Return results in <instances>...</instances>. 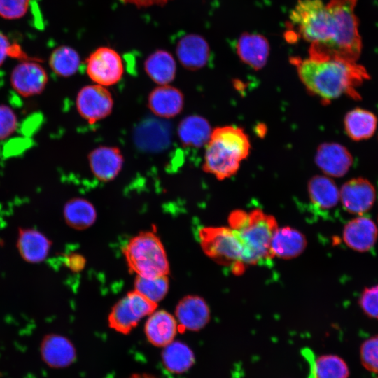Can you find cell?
<instances>
[{
    "label": "cell",
    "instance_id": "3957f363",
    "mask_svg": "<svg viewBox=\"0 0 378 378\" xmlns=\"http://www.w3.org/2000/svg\"><path fill=\"white\" fill-rule=\"evenodd\" d=\"M250 149L248 136L242 128L218 127L212 130L205 145L202 169L218 180L230 178L237 172Z\"/></svg>",
    "mask_w": 378,
    "mask_h": 378
},
{
    "label": "cell",
    "instance_id": "d6986e66",
    "mask_svg": "<svg viewBox=\"0 0 378 378\" xmlns=\"http://www.w3.org/2000/svg\"><path fill=\"white\" fill-rule=\"evenodd\" d=\"M184 97L181 91L170 85H159L148 95V106L158 117L171 118L181 113Z\"/></svg>",
    "mask_w": 378,
    "mask_h": 378
},
{
    "label": "cell",
    "instance_id": "44dd1931",
    "mask_svg": "<svg viewBox=\"0 0 378 378\" xmlns=\"http://www.w3.org/2000/svg\"><path fill=\"white\" fill-rule=\"evenodd\" d=\"M177 330L176 318L164 310L153 312L145 324L147 340L158 347H164L174 341Z\"/></svg>",
    "mask_w": 378,
    "mask_h": 378
},
{
    "label": "cell",
    "instance_id": "4dcf8cb0",
    "mask_svg": "<svg viewBox=\"0 0 378 378\" xmlns=\"http://www.w3.org/2000/svg\"><path fill=\"white\" fill-rule=\"evenodd\" d=\"M314 378H349V369L343 358L335 354L321 355L314 360Z\"/></svg>",
    "mask_w": 378,
    "mask_h": 378
},
{
    "label": "cell",
    "instance_id": "d4e9b609",
    "mask_svg": "<svg viewBox=\"0 0 378 378\" xmlns=\"http://www.w3.org/2000/svg\"><path fill=\"white\" fill-rule=\"evenodd\" d=\"M378 120L374 113L362 108H355L344 118V130L354 141H362L371 138L376 132Z\"/></svg>",
    "mask_w": 378,
    "mask_h": 378
},
{
    "label": "cell",
    "instance_id": "30bf717a",
    "mask_svg": "<svg viewBox=\"0 0 378 378\" xmlns=\"http://www.w3.org/2000/svg\"><path fill=\"white\" fill-rule=\"evenodd\" d=\"M76 108L80 115L93 124L109 115L113 99L106 87L97 84L82 88L76 97Z\"/></svg>",
    "mask_w": 378,
    "mask_h": 378
},
{
    "label": "cell",
    "instance_id": "8d00e7d4",
    "mask_svg": "<svg viewBox=\"0 0 378 378\" xmlns=\"http://www.w3.org/2000/svg\"><path fill=\"white\" fill-rule=\"evenodd\" d=\"M18 118L8 106L0 105V141L9 137L18 127Z\"/></svg>",
    "mask_w": 378,
    "mask_h": 378
},
{
    "label": "cell",
    "instance_id": "4fadbf2b",
    "mask_svg": "<svg viewBox=\"0 0 378 378\" xmlns=\"http://www.w3.org/2000/svg\"><path fill=\"white\" fill-rule=\"evenodd\" d=\"M314 160L324 174L333 177L344 176L353 164V157L349 150L334 142L319 145Z\"/></svg>",
    "mask_w": 378,
    "mask_h": 378
},
{
    "label": "cell",
    "instance_id": "ffe728a7",
    "mask_svg": "<svg viewBox=\"0 0 378 378\" xmlns=\"http://www.w3.org/2000/svg\"><path fill=\"white\" fill-rule=\"evenodd\" d=\"M236 51L240 59L255 70L265 66L270 53L267 39L259 34H242L237 43Z\"/></svg>",
    "mask_w": 378,
    "mask_h": 378
},
{
    "label": "cell",
    "instance_id": "d590c367",
    "mask_svg": "<svg viewBox=\"0 0 378 378\" xmlns=\"http://www.w3.org/2000/svg\"><path fill=\"white\" fill-rule=\"evenodd\" d=\"M358 304L366 316L378 319V284L367 287L363 290Z\"/></svg>",
    "mask_w": 378,
    "mask_h": 378
},
{
    "label": "cell",
    "instance_id": "8992f818",
    "mask_svg": "<svg viewBox=\"0 0 378 378\" xmlns=\"http://www.w3.org/2000/svg\"><path fill=\"white\" fill-rule=\"evenodd\" d=\"M203 252L218 264L230 266L235 274L244 269L243 246L237 233L227 227H205L199 230Z\"/></svg>",
    "mask_w": 378,
    "mask_h": 378
},
{
    "label": "cell",
    "instance_id": "1f68e13d",
    "mask_svg": "<svg viewBox=\"0 0 378 378\" xmlns=\"http://www.w3.org/2000/svg\"><path fill=\"white\" fill-rule=\"evenodd\" d=\"M169 290L167 276L146 278L136 276L134 290L150 301L158 303L167 295Z\"/></svg>",
    "mask_w": 378,
    "mask_h": 378
},
{
    "label": "cell",
    "instance_id": "6da1fadb",
    "mask_svg": "<svg viewBox=\"0 0 378 378\" xmlns=\"http://www.w3.org/2000/svg\"><path fill=\"white\" fill-rule=\"evenodd\" d=\"M300 79L312 94L324 104L342 94L358 99L356 88L369 78L363 66L337 58L315 59L291 57Z\"/></svg>",
    "mask_w": 378,
    "mask_h": 378
},
{
    "label": "cell",
    "instance_id": "836d02e7",
    "mask_svg": "<svg viewBox=\"0 0 378 378\" xmlns=\"http://www.w3.org/2000/svg\"><path fill=\"white\" fill-rule=\"evenodd\" d=\"M153 122L139 127L141 130H139L136 139L141 147L148 148L158 147L155 139H158L162 145L164 142H167L168 136L167 134L162 135V125Z\"/></svg>",
    "mask_w": 378,
    "mask_h": 378
},
{
    "label": "cell",
    "instance_id": "60d3db41",
    "mask_svg": "<svg viewBox=\"0 0 378 378\" xmlns=\"http://www.w3.org/2000/svg\"><path fill=\"white\" fill-rule=\"evenodd\" d=\"M129 378H156V377L152 375L146 374H132Z\"/></svg>",
    "mask_w": 378,
    "mask_h": 378
},
{
    "label": "cell",
    "instance_id": "9a60e30c",
    "mask_svg": "<svg viewBox=\"0 0 378 378\" xmlns=\"http://www.w3.org/2000/svg\"><path fill=\"white\" fill-rule=\"evenodd\" d=\"M90 170L101 181H111L120 172L124 163L121 150L115 146H101L88 155Z\"/></svg>",
    "mask_w": 378,
    "mask_h": 378
},
{
    "label": "cell",
    "instance_id": "ba28073f",
    "mask_svg": "<svg viewBox=\"0 0 378 378\" xmlns=\"http://www.w3.org/2000/svg\"><path fill=\"white\" fill-rule=\"evenodd\" d=\"M157 303L136 290L129 292L112 308L108 318L113 330L127 335L137 326L141 319L155 311Z\"/></svg>",
    "mask_w": 378,
    "mask_h": 378
},
{
    "label": "cell",
    "instance_id": "f35d334b",
    "mask_svg": "<svg viewBox=\"0 0 378 378\" xmlns=\"http://www.w3.org/2000/svg\"><path fill=\"white\" fill-rule=\"evenodd\" d=\"M66 263L67 267L74 272L82 270L85 265V258L78 253H72L66 256Z\"/></svg>",
    "mask_w": 378,
    "mask_h": 378
},
{
    "label": "cell",
    "instance_id": "f546056e",
    "mask_svg": "<svg viewBox=\"0 0 378 378\" xmlns=\"http://www.w3.org/2000/svg\"><path fill=\"white\" fill-rule=\"evenodd\" d=\"M79 53L74 48L62 45L50 53L48 64L52 71L58 76L67 78L75 74L80 65Z\"/></svg>",
    "mask_w": 378,
    "mask_h": 378
},
{
    "label": "cell",
    "instance_id": "74e56055",
    "mask_svg": "<svg viewBox=\"0 0 378 378\" xmlns=\"http://www.w3.org/2000/svg\"><path fill=\"white\" fill-rule=\"evenodd\" d=\"M124 4H130L138 8H148L153 6H163L172 0H118Z\"/></svg>",
    "mask_w": 378,
    "mask_h": 378
},
{
    "label": "cell",
    "instance_id": "4316f807",
    "mask_svg": "<svg viewBox=\"0 0 378 378\" xmlns=\"http://www.w3.org/2000/svg\"><path fill=\"white\" fill-rule=\"evenodd\" d=\"M308 194L314 205L321 210L335 207L340 200L337 185L327 176H313L308 182Z\"/></svg>",
    "mask_w": 378,
    "mask_h": 378
},
{
    "label": "cell",
    "instance_id": "f1b7e54d",
    "mask_svg": "<svg viewBox=\"0 0 378 378\" xmlns=\"http://www.w3.org/2000/svg\"><path fill=\"white\" fill-rule=\"evenodd\" d=\"M162 360L167 370L182 374L193 365L195 358L193 351L187 344L180 341H172L164 347Z\"/></svg>",
    "mask_w": 378,
    "mask_h": 378
},
{
    "label": "cell",
    "instance_id": "2e32d148",
    "mask_svg": "<svg viewBox=\"0 0 378 378\" xmlns=\"http://www.w3.org/2000/svg\"><path fill=\"white\" fill-rule=\"evenodd\" d=\"M40 355L48 366L55 369L66 368L76 358V351L71 342L57 334H48L42 339Z\"/></svg>",
    "mask_w": 378,
    "mask_h": 378
},
{
    "label": "cell",
    "instance_id": "8fae6325",
    "mask_svg": "<svg viewBox=\"0 0 378 378\" xmlns=\"http://www.w3.org/2000/svg\"><path fill=\"white\" fill-rule=\"evenodd\" d=\"M13 89L20 95L29 97L41 94L48 82L46 70L34 59L20 61L10 76Z\"/></svg>",
    "mask_w": 378,
    "mask_h": 378
},
{
    "label": "cell",
    "instance_id": "7a4b0ae2",
    "mask_svg": "<svg viewBox=\"0 0 378 378\" xmlns=\"http://www.w3.org/2000/svg\"><path fill=\"white\" fill-rule=\"evenodd\" d=\"M289 19L302 38L311 43L309 57H330L337 36V21L328 4L322 0H298Z\"/></svg>",
    "mask_w": 378,
    "mask_h": 378
},
{
    "label": "cell",
    "instance_id": "52a82bcc",
    "mask_svg": "<svg viewBox=\"0 0 378 378\" xmlns=\"http://www.w3.org/2000/svg\"><path fill=\"white\" fill-rule=\"evenodd\" d=\"M337 22V35L332 58L356 62L361 51L358 22L354 12L356 0H330Z\"/></svg>",
    "mask_w": 378,
    "mask_h": 378
},
{
    "label": "cell",
    "instance_id": "484cf974",
    "mask_svg": "<svg viewBox=\"0 0 378 378\" xmlns=\"http://www.w3.org/2000/svg\"><path fill=\"white\" fill-rule=\"evenodd\" d=\"M144 69L149 78L159 85H169L175 78L176 63L172 55L165 50H156L144 62Z\"/></svg>",
    "mask_w": 378,
    "mask_h": 378
},
{
    "label": "cell",
    "instance_id": "7c38bea8",
    "mask_svg": "<svg viewBox=\"0 0 378 378\" xmlns=\"http://www.w3.org/2000/svg\"><path fill=\"white\" fill-rule=\"evenodd\" d=\"M340 199L347 212L363 216L373 206L376 190L367 178H354L343 184L340 190Z\"/></svg>",
    "mask_w": 378,
    "mask_h": 378
},
{
    "label": "cell",
    "instance_id": "7402d4cb",
    "mask_svg": "<svg viewBox=\"0 0 378 378\" xmlns=\"http://www.w3.org/2000/svg\"><path fill=\"white\" fill-rule=\"evenodd\" d=\"M307 246V239L299 230L291 227L277 228L271 241L274 257L292 259L299 256Z\"/></svg>",
    "mask_w": 378,
    "mask_h": 378
},
{
    "label": "cell",
    "instance_id": "d6a6232c",
    "mask_svg": "<svg viewBox=\"0 0 378 378\" xmlns=\"http://www.w3.org/2000/svg\"><path fill=\"white\" fill-rule=\"evenodd\" d=\"M360 359L367 370L378 373V335L370 337L362 343Z\"/></svg>",
    "mask_w": 378,
    "mask_h": 378
},
{
    "label": "cell",
    "instance_id": "5bb4252c",
    "mask_svg": "<svg viewBox=\"0 0 378 378\" xmlns=\"http://www.w3.org/2000/svg\"><path fill=\"white\" fill-rule=\"evenodd\" d=\"M346 245L358 252H367L375 245L378 237V228L370 218L360 216L344 226L342 233Z\"/></svg>",
    "mask_w": 378,
    "mask_h": 378
},
{
    "label": "cell",
    "instance_id": "603a6c76",
    "mask_svg": "<svg viewBox=\"0 0 378 378\" xmlns=\"http://www.w3.org/2000/svg\"><path fill=\"white\" fill-rule=\"evenodd\" d=\"M17 247L25 261L37 263L47 257L51 247V241L46 236L35 229L21 228L18 232Z\"/></svg>",
    "mask_w": 378,
    "mask_h": 378
},
{
    "label": "cell",
    "instance_id": "e0dca14e",
    "mask_svg": "<svg viewBox=\"0 0 378 378\" xmlns=\"http://www.w3.org/2000/svg\"><path fill=\"white\" fill-rule=\"evenodd\" d=\"M179 326L186 330L199 331L210 320V310L206 301L197 295H188L178 303L175 310Z\"/></svg>",
    "mask_w": 378,
    "mask_h": 378
},
{
    "label": "cell",
    "instance_id": "277c9868",
    "mask_svg": "<svg viewBox=\"0 0 378 378\" xmlns=\"http://www.w3.org/2000/svg\"><path fill=\"white\" fill-rule=\"evenodd\" d=\"M230 227L238 234L243 246L244 265H257L274 258L271 241L278 228L274 216L256 209L235 210L230 214Z\"/></svg>",
    "mask_w": 378,
    "mask_h": 378
},
{
    "label": "cell",
    "instance_id": "9c48e42d",
    "mask_svg": "<svg viewBox=\"0 0 378 378\" xmlns=\"http://www.w3.org/2000/svg\"><path fill=\"white\" fill-rule=\"evenodd\" d=\"M88 77L95 83L104 87L118 83L124 74V64L120 54L107 46H100L85 59Z\"/></svg>",
    "mask_w": 378,
    "mask_h": 378
},
{
    "label": "cell",
    "instance_id": "83f0119b",
    "mask_svg": "<svg viewBox=\"0 0 378 378\" xmlns=\"http://www.w3.org/2000/svg\"><path fill=\"white\" fill-rule=\"evenodd\" d=\"M63 215L67 225L76 230H84L90 227L97 218L94 205L80 197L69 200L64 206Z\"/></svg>",
    "mask_w": 378,
    "mask_h": 378
},
{
    "label": "cell",
    "instance_id": "5b68a950",
    "mask_svg": "<svg viewBox=\"0 0 378 378\" xmlns=\"http://www.w3.org/2000/svg\"><path fill=\"white\" fill-rule=\"evenodd\" d=\"M130 270L143 277L167 276L169 264L160 239L153 232L133 237L123 251Z\"/></svg>",
    "mask_w": 378,
    "mask_h": 378
},
{
    "label": "cell",
    "instance_id": "ac0fdd59",
    "mask_svg": "<svg viewBox=\"0 0 378 378\" xmlns=\"http://www.w3.org/2000/svg\"><path fill=\"white\" fill-rule=\"evenodd\" d=\"M176 55L180 64L191 71L206 66L210 57V48L206 39L196 34H188L177 42Z\"/></svg>",
    "mask_w": 378,
    "mask_h": 378
},
{
    "label": "cell",
    "instance_id": "e575fe53",
    "mask_svg": "<svg viewBox=\"0 0 378 378\" xmlns=\"http://www.w3.org/2000/svg\"><path fill=\"white\" fill-rule=\"evenodd\" d=\"M30 0H0V18L16 20L24 18L29 10Z\"/></svg>",
    "mask_w": 378,
    "mask_h": 378
},
{
    "label": "cell",
    "instance_id": "ab89813d",
    "mask_svg": "<svg viewBox=\"0 0 378 378\" xmlns=\"http://www.w3.org/2000/svg\"><path fill=\"white\" fill-rule=\"evenodd\" d=\"M12 42L4 32L0 31V67L3 65L7 57H9Z\"/></svg>",
    "mask_w": 378,
    "mask_h": 378
},
{
    "label": "cell",
    "instance_id": "cb8c5ba5",
    "mask_svg": "<svg viewBox=\"0 0 378 378\" xmlns=\"http://www.w3.org/2000/svg\"><path fill=\"white\" fill-rule=\"evenodd\" d=\"M211 128L208 120L198 115H188L181 120L177 128L178 136L185 147L200 148L208 142Z\"/></svg>",
    "mask_w": 378,
    "mask_h": 378
}]
</instances>
